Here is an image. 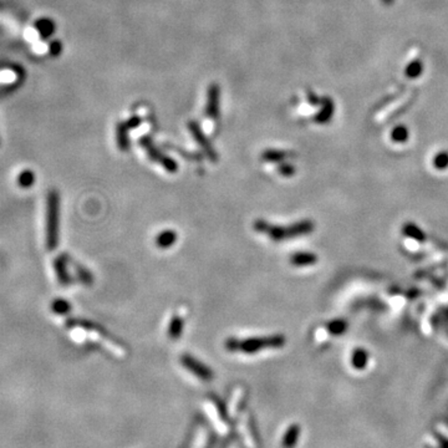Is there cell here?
Returning <instances> with one entry per match:
<instances>
[{"label":"cell","instance_id":"obj_17","mask_svg":"<svg viewBox=\"0 0 448 448\" xmlns=\"http://www.w3.org/2000/svg\"><path fill=\"white\" fill-rule=\"evenodd\" d=\"M369 361V353L363 347H359L353 351L352 355V365L357 370H363Z\"/></svg>","mask_w":448,"mask_h":448},{"label":"cell","instance_id":"obj_18","mask_svg":"<svg viewBox=\"0 0 448 448\" xmlns=\"http://www.w3.org/2000/svg\"><path fill=\"white\" fill-rule=\"evenodd\" d=\"M410 137V132L407 129L406 126L404 125H398L393 128V131L391 132V139H392L393 142L396 144H405V142L409 140Z\"/></svg>","mask_w":448,"mask_h":448},{"label":"cell","instance_id":"obj_23","mask_svg":"<svg viewBox=\"0 0 448 448\" xmlns=\"http://www.w3.org/2000/svg\"><path fill=\"white\" fill-rule=\"evenodd\" d=\"M35 183V174L31 171H24L18 176V185L21 188H29Z\"/></svg>","mask_w":448,"mask_h":448},{"label":"cell","instance_id":"obj_25","mask_svg":"<svg viewBox=\"0 0 448 448\" xmlns=\"http://www.w3.org/2000/svg\"><path fill=\"white\" fill-rule=\"evenodd\" d=\"M278 172L284 177H291L295 174L296 169L291 163H282L280 166H278Z\"/></svg>","mask_w":448,"mask_h":448},{"label":"cell","instance_id":"obj_13","mask_svg":"<svg viewBox=\"0 0 448 448\" xmlns=\"http://www.w3.org/2000/svg\"><path fill=\"white\" fill-rule=\"evenodd\" d=\"M402 232L406 237H410V238L417 240V242L423 243L426 240V234L423 233L422 229L420 227L416 226L415 223H406L402 228Z\"/></svg>","mask_w":448,"mask_h":448},{"label":"cell","instance_id":"obj_7","mask_svg":"<svg viewBox=\"0 0 448 448\" xmlns=\"http://www.w3.org/2000/svg\"><path fill=\"white\" fill-rule=\"evenodd\" d=\"M188 127H190L191 132H192V135H193V137H194V139H196L197 144H198L202 148H203V151L207 153V155H208V157L210 158V161H212V162H217V158H218L217 157V153L214 152V150H213L212 145H210L209 142H208V140H207L206 137H204V135L202 133L201 128H199L198 126H197V123L191 122L190 125H188Z\"/></svg>","mask_w":448,"mask_h":448},{"label":"cell","instance_id":"obj_3","mask_svg":"<svg viewBox=\"0 0 448 448\" xmlns=\"http://www.w3.org/2000/svg\"><path fill=\"white\" fill-rule=\"evenodd\" d=\"M59 219H60V196L53 190L47 199V248L56 249L59 243Z\"/></svg>","mask_w":448,"mask_h":448},{"label":"cell","instance_id":"obj_24","mask_svg":"<svg viewBox=\"0 0 448 448\" xmlns=\"http://www.w3.org/2000/svg\"><path fill=\"white\" fill-rule=\"evenodd\" d=\"M433 166L439 171L448 168V152L447 151H441L433 157Z\"/></svg>","mask_w":448,"mask_h":448},{"label":"cell","instance_id":"obj_11","mask_svg":"<svg viewBox=\"0 0 448 448\" xmlns=\"http://www.w3.org/2000/svg\"><path fill=\"white\" fill-rule=\"evenodd\" d=\"M318 261V256L310 252H299L291 255L290 263L294 266H307L312 265Z\"/></svg>","mask_w":448,"mask_h":448},{"label":"cell","instance_id":"obj_1","mask_svg":"<svg viewBox=\"0 0 448 448\" xmlns=\"http://www.w3.org/2000/svg\"><path fill=\"white\" fill-rule=\"evenodd\" d=\"M253 228L258 233L266 234L273 242H284V240L310 234L314 231L315 226L314 222L310 219L300 220V222L293 223L291 226L288 227L274 226V224L268 223L264 219H256L253 223Z\"/></svg>","mask_w":448,"mask_h":448},{"label":"cell","instance_id":"obj_4","mask_svg":"<svg viewBox=\"0 0 448 448\" xmlns=\"http://www.w3.org/2000/svg\"><path fill=\"white\" fill-rule=\"evenodd\" d=\"M141 145L144 146L146 152H147V155L152 158V161H156L158 162V163H161L162 167H163L167 172H169V173H174V172H177L178 167L176 162L171 160V158L166 157V156L162 155L160 151L156 150V148L153 147V145L151 144L150 140L144 139L141 141Z\"/></svg>","mask_w":448,"mask_h":448},{"label":"cell","instance_id":"obj_20","mask_svg":"<svg viewBox=\"0 0 448 448\" xmlns=\"http://www.w3.org/2000/svg\"><path fill=\"white\" fill-rule=\"evenodd\" d=\"M36 28L39 30L40 34L42 35V37H49L54 34L55 30V25L51 21V19H41L36 23Z\"/></svg>","mask_w":448,"mask_h":448},{"label":"cell","instance_id":"obj_22","mask_svg":"<svg viewBox=\"0 0 448 448\" xmlns=\"http://www.w3.org/2000/svg\"><path fill=\"white\" fill-rule=\"evenodd\" d=\"M51 310L58 315H65L71 310V304L65 299H56L51 304Z\"/></svg>","mask_w":448,"mask_h":448},{"label":"cell","instance_id":"obj_12","mask_svg":"<svg viewBox=\"0 0 448 448\" xmlns=\"http://www.w3.org/2000/svg\"><path fill=\"white\" fill-rule=\"evenodd\" d=\"M177 242V233L172 229H166L156 237V245L161 249H167Z\"/></svg>","mask_w":448,"mask_h":448},{"label":"cell","instance_id":"obj_5","mask_svg":"<svg viewBox=\"0 0 448 448\" xmlns=\"http://www.w3.org/2000/svg\"><path fill=\"white\" fill-rule=\"evenodd\" d=\"M181 363L183 364L186 369H188L190 371H192L194 375L199 376L203 380H210L212 379V371L209 368H207L204 364H202L201 361H198L197 359H194L191 355H183L181 357Z\"/></svg>","mask_w":448,"mask_h":448},{"label":"cell","instance_id":"obj_27","mask_svg":"<svg viewBox=\"0 0 448 448\" xmlns=\"http://www.w3.org/2000/svg\"><path fill=\"white\" fill-rule=\"evenodd\" d=\"M140 122H141V118L133 117V118H131V120H129V122L127 123V126H128L129 128H131V127H136V126L140 125Z\"/></svg>","mask_w":448,"mask_h":448},{"label":"cell","instance_id":"obj_19","mask_svg":"<svg viewBox=\"0 0 448 448\" xmlns=\"http://www.w3.org/2000/svg\"><path fill=\"white\" fill-rule=\"evenodd\" d=\"M326 328H328V331L331 335H341L347 330V323L342 319H335L331 320L326 325Z\"/></svg>","mask_w":448,"mask_h":448},{"label":"cell","instance_id":"obj_6","mask_svg":"<svg viewBox=\"0 0 448 448\" xmlns=\"http://www.w3.org/2000/svg\"><path fill=\"white\" fill-rule=\"evenodd\" d=\"M70 259L71 258H69L66 254H61L55 259V261H54V268H55L56 277H58L59 283H60L61 285H64V287L70 285L72 282L71 277H70L69 274V271H67V264L71 261Z\"/></svg>","mask_w":448,"mask_h":448},{"label":"cell","instance_id":"obj_14","mask_svg":"<svg viewBox=\"0 0 448 448\" xmlns=\"http://www.w3.org/2000/svg\"><path fill=\"white\" fill-rule=\"evenodd\" d=\"M128 126L127 123H118L117 131H116V137H117V145L121 151H127L129 141H128Z\"/></svg>","mask_w":448,"mask_h":448},{"label":"cell","instance_id":"obj_8","mask_svg":"<svg viewBox=\"0 0 448 448\" xmlns=\"http://www.w3.org/2000/svg\"><path fill=\"white\" fill-rule=\"evenodd\" d=\"M320 105H321V110L320 112L315 116V122L320 123V125H324V123L330 122L331 117H333L334 112H335V105H334V102L331 101V99H328V97L323 99Z\"/></svg>","mask_w":448,"mask_h":448},{"label":"cell","instance_id":"obj_9","mask_svg":"<svg viewBox=\"0 0 448 448\" xmlns=\"http://www.w3.org/2000/svg\"><path fill=\"white\" fill-rule=\"evenodd\" d=\"M219 115V90L215 85L210 86L208 91V105H207V116L217 118Z\"/></svg>","mask_w":448,"mask_h":448},{"label":"cell","instance_id":"obj_10","mask_svg":"<svg viewBox=\"0 0 448 448\" xmlns=\"http://www.w3.org/2000/svg\"><path fill=\"white\" fill-rule=\"evenodd\" d=\"M183 328H185V319H183V315L182 314H176L173 318L171 319V323L168 325V337L173 341H176L181 337L183 333Z\"/></svg>","mask_w":448,"mask_h":448},{"label":"cell","instance_id":"obj_15","mask_svg":"<svg viewBox=\"0 0 448 448\" xmlns=\"http://www.w3.org/2000/svg\"><path fill=\"white\" fill-rule=\"evenodd\" d=\"M290 156V153L280 150H266L261 153V158L265 162H272V163H278L283 162Z\"/></svg>","mask_w":448,"mask_h":448},{"label":"cell","instance_id":"obj_2","mask_svg":"<svg viewBox=\"0 0 448 448\" xmlns=\"http://www.w3.org/2000/svg\"><path fill=\"white\" fill-rule=\"evenodd\" d=\"M287 340L284 335H271L260 337H247V339H237L228 337L224 342V346L228 351H240L244 353H254L264 349H279L284 346Z\"/></svg>","mask_w":448,"mask_h":448},{"label":"cell","instance_id":"obj_29","mask_svg":"<svg viewBox=\"0 0 448 448\" xmlns=\"http://www.w3.org/2000/svg\"><path fill=\"white\" fill-rule=\"evenodd\" d=\"M446 312H447V315H448V310H447V311H446Z\"/></svg>","mask_w":448,"mask_h":448},{"label":"cell","instance_id":"obj_28","mask_svg":"<svg viewBox=\"0 0 448 448\" xmlns=\"http://www.w3.org/2000/svg\"><path fill=\"white\" fill-rule=\"evenodd\" d=\"M382 2V4L384 5H387V7H390V5H392L393 3H395V0H381Z\"/></svg>","mask_w":448,"mask_h":448},{"label":"cell","instance_id":"obj_26","mask_svg":"<svg viewBox=\"0 0 448 448\" xmlns=\"http://www.w3.org/2000/svg\"><path fill=\"white\" fill-rule=\"evenodd\" d=\"M50 49H51V53H53V55H59V54L61 53V44L59 41L51 42Z\"/></svg>","mask_w":448,"mask_h":448},{"label":"cell","instance_id":"obj_16","mask_svg":"<svg viewBox=\"0 0 448 448\" xmlns=\"http://www.w3.org/2000/svg\"><path fill=\"white\" fill-rule=\"evenodd\" d=\"M422 72H423V63L420 60V59H418V60L416 59V60H414L412 63H410L406 66V70H405V75H406V77H409V79H417V77H420L421 75H422Z\"/></svg>","mask_w":448,"mask_h":448},{"label":"cell","instance_id":"obj_21","mask_svg":"<svg viewBox=\"0 0 448 448\" xmlns=\"http://www.w3.org/2000/svg\"><path fill=\"white\" fill-rule=\"evenodd\" d=\"M75 272H76L77 278L82 284L85 285H91L94 283V275L93 273L85 268V266L79 265V264H74Z\"/></svg>","mask_w":448,"mask_h":448}]
</instances>
